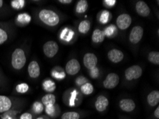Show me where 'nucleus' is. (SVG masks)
Here are the masks:
<instances>
[{"instance_id":"nucleus-45","label":"nucleus","mask_w":159,"mask_h":119,"mask_svg":"<svg viewBox=\"0 0 159 119\" xmlns=\"http://www.w3.org/2000/svg\"><path fill=\"white\" fill-rule=\"evenodd\" d=\"M0 74H1V71H0Z\"/></svg>"},{"instance_id":"nucleus-6","label":"nucleus","mask_w":159,"mask_h":119,"mask_svg":"<svg viewBox=\"0 0 159 119\" xmlns=\"http://www.w3.org/2000/svg\"><path fill=\"white\" fill-rule=\"evenodd\" d=\"M120 81L119 75L116 73H110L106 77L104 81H103V85L104 88L107 89H112L117 86Z\"/></svg>"},{"instance_id":"nucleus-42","label":"nucleus","mask_w":159,"mask_h":119,"mask_svg":"<svg viewBox=\"0 0 159 119\" xmlns=\"http://www.w3.org/2000/svg\"><path fill=\"white\" fill-rule=\"evenodd\" d=\"M2 119H15L14 117V116H11V114H7L6 116H3Z\"/></svg>"},{"instance_id":"nucleus-11","label":"nucleus","mask_w":159,"mask_h":119,"mask_svg":"<svg viewBox=\"0 0 159 119\" xmlns=\"http://www.w3.org/2000/svg\"><path fill=\"white\" fill-rule=\"evenodd\" d=\"M119 108L121 111L126 113H130L135 110L136 103L134 100L130 98L121 99L119 102Z\"/></svg>"},{"instance_id":"nucleus-22","label":"nucleus","mask_w":159,"mask_h":119,"mask_svg":"<svg viewBox=\"0 0 159 119\" xmlns=\"http://www.w3.org/2000/svg\"><path fill=\"white\" fill-rule=\"evenodd\" d=\"M42 103L44 105V107L49 105H54L56 103V96L52 94H46L45 96L42 97Z\"/></svg>"},{"instance_id":"nucleus-20","label":"nucleus","mask_w":159,"mask_h":119,"mask_svg":"<svg viewBox=\"0 0 159 119\" xmlns=\"http://www.w3.org/2000/svg\"><path fill=\"white\" fill-rule=\"evenodd\" d=\"M91 39L94 43H102L105 39V36L103 34V31L99 29H96L93 31L92 36H91Z\"/></svg>"},{"instance_id":"nucleus-43","label":"nucleus","mask_w":159,"mask_h":119,"mask_svg":"<svg viewBox=\"0 0 159 119\" xmlns=\"http://www.w3.org/2000/svg\"><path fill=\"white\" fill-rule=\"evenodd\" d=\"M36 119H49L48 116H38V117Z\"/></svg>"},{"instance_id":"nucleus-36","label":"nucleus","mask_w":159,"mask_h":119,"mask_svg":"<svg viewBox=\"0 0 159 119\" xmlns=\"http://www.w3.org/2000/svg\"><path fill=\"white\" fill-rule=\"evenodd\" d=\"M89 74H90V76L92 79H97L98 76H99V70L96 66L89 71Z\"/></svg>"},{"instance_id":"nucleus-28","label":"nucleus","mask_w":159,"mask_h":119,"mask_svg":"<svg viewBox=\"0 0 159 119\" xmlns=\"http://www.w3.org/2000/svg\"><path fill=\"white\" fill-rule=\"evenodd\" d=\"M91 28V24L88 20H84L81 21L79 25V31L81 34H85L88 33L89 31L90 30Z\"/></svg>"},{"instance_id":"nucleus-37","label":"nucleus","mask_w":159,"mask_h":119,"mask_svg":"<svg viewBox=\"0 0 159 119\" xmlns=\"http://www.w3.org/2000/svg\"><path fill=\"white\" fill-rule=\"evenodd\" d=\"M86 81H87V79H86V78L83 76H79L76 79V84L78 85V86H82V85H84V84H86Z\"/></svg>"},{"instance_id":"nucleus-13","label":"nucleus","mask_w":159,"mask_h":119,"mask_svg":"<svg viewBox=\"0 0 159 119\" xmlns=\"http://www.w3.org/2000/svg\"><path fill=\"white\" fill-rule=\"evenodd\" d=\"M41 70L39 64L37 61L33 60L28 65V74L32 79H37L40 76Z\"/></svg>"},{"instance_id":"nucleus-24","label":"nucleus","mask_w":159,"mask_h":119,"mask_svg":"<svg viewBox=\"0 0 159 119\" xmlns=\"http://www.w3.org/2000/svg\"><path fill=\"white\" fill-rule=\"evenodd\" d=\"M42 86L43 89H44L46 92H48V93H52V92L54 91L55 89H56V84H55L54 81L50 79L45 80V81L43 82Z\"/></svg>"},{"instance_id":"nucleus-10","label":"nucleus","mask_w":159,"mask_h":119,"mask_svg":"<svg viewBox=\"0 0 159 119\" xmlns=\"http://www.w3.org/2000/svg\"><path fill=\"white\" fill-rule=\"evenodd\" d=\"M84 64L86 69L91 70L96 66L98 63V59L95 54L92 53H87L84 57Z\"/></svg>"},{"instance_id":"nucleus-40","label":"nucleus","mask_w":159,"mask_h":119,"mask_svg":"<svg viewBox=\"0 0 159 119\" xmlns=\"http://www.w3.org/2000/svg\"><path fill=\"white\" fill-rule=\"evenodd\" d=\"M153 116H154V117H155L156 119H158V118H159V107H158V106H156V110L154 111V112H153Z\"/></svg>"},{"instance_id":"nucleus-27","label":"nucleus","mask_w":159,"mask_h":119,"mask_svg":"<svg viewBox=\"0 0 159 119\" xmlns=\"http://www.w3.org/2000/svg\"><path fill=\"white\" fill-rule=\"evenodd\" d=\"M81 114L76 111H67L62 114L61 119H80Z\"/></svg>"},{"instance_id":"nucleus-8","label":"nucleus","mask_w":159,"mask_h":119,"mask_svg":"<svg viewBox=\"0 0 159 119\" xmlns=\"http://www.w3.org/2000/svg\"><path fill=\"white\" fill-rule=\"evenodd\" d=\"M132 19L131 16L128 14H122L118 16L116 19V25L118 28L121 30H126L131 26Z\"/></svg>"},{"instance_id":"nucleus-18","label":"nucleus","mask_w":159,"mask_h":119,"mask_svg":"<svg viewBox=\"0 0 159 119\" xmlns=\"http://www.w3.org/2000/svg\"><path fill=\"white\" fill-rule=\"evenodd\" d=\"M31 20H32V17L30 14L27 13H21L16 16V23L21 26H26L31 22Z\"/></svg>"},{"instance_id":"nucleus-1","label":"nucleus","mask_w":159,"mask_h":119,"mask_svg":"<svg viewBox=\"0 0 159 119\" xmlns=\"http://www.w3.org/2000/svg\"><path fill=\"white\" fill-rule=\"evenodd\" d=\"M38 16L39 19L45 25L54 26L59 23V15L56 12L50 9H42L39 12Z\"/></svg>"},{"instance_id":"nucleus-39","label":"nucleus","mask_w":159,"mask_h":119,"mask_svg":"<svg viewBox=\"0 0 159 119\" xmlns=\"http://www.w3.org/2000/svg\"><path fill=\"white\" fill-rule=\"evenodd\" d=\"M103 2L105 6L109 7V8H111V7H114L116 5V0H104Z\"/></svg>"},{"instance_id":"nucleus-33","label":"nucleus","mask_w":159,"mask_h":119,"mask_svg":"<svg viewBox=\"0 0 159 119\" xmlns=\"http://www.w3.org/2000/svg\"><path fill=\"white\" fill-rule=\"evenodd\" d=\"M111 13L107 10L103 11L99 16V21L102 24H107L110 21Z\"/></svg>"},{"instance_id":"nucleus-2","label":"nucleus","mask_w":159,"mask_h":119,"mask_svg":"<svg viewBox=\"0 0 159 119\" xmlns=\"http://www.w3.org/2000/svg\"><path fill=\"white\" fill-rule=\"evenodd\" d=\"M26 57L25 52L21 48H16L14 51L11 57V64L14 70L19 71L26 64Z\"/></svg>"},{"instance_id":"nucleus-21","label":"nucleus","mask_w":159,"mask_h":119,"mask_svg":"<svg viewBox=\"0 0 159 119\" xmlns=\"http://www.w3.org/2000/svg\"><path fill=\"white\" fill-rule=\"evenodd\" d=\"M74 36V32L68 28H64L60 34V39L65 42H70Z\"/></svg>"},{"instance_id":"nucleus-30","label":"nucleus","mask_w":159,"mask_h":119,"mask_svg":"<svg viewBox=\"0 0 159 119\" xmlns=\"http://www.w3.org/2000/svg\"><path fill=\"white\" fill-rule=\"evenodd\" d=\"M81 91L84 95H90L93 91V85L91 83L86 82V84H84L81 86Z\"/></svg>"},{"instance_id":"nucleus-7","label":"nucleus","mask_w":159,"mask_h":119,"mask_svg":"<svg viewBox=\"0 0 159 119\" xmlns=\"http://www.w3.org/2000/svg\"><path fill=\"white\" fill-rule=\"evenodd\" d=\"M143 36V29L141 26H135L132 29L129 34V41L132 43H138L140 42Z\"/></svg>"},{"instance_id":"nucleus-41","label":"nucleus","mask_w":159,"mask_h":119,"mask_svg":"<svg viewBox=\"0 0 159 119\" xmlns=\"http://www.w3.org/2000/svg\"><path fill=\"white\" fill-rule=\"evenodd\" d=\"M59 2L61 4H71L72 2V0H59Z\"/></svg>"},{"instance_id":"nucleus-38","label":"nucleus","mask_w":159,"mask_h":119,"mask_svg":"<svg viewBox=\"0 0 159 119\" xmlns=\"http://www.w3.org/2000/svg\"><path fill=\"white\" fill-rule=\"evenodd\" d=\"M19 119H34V115L31 112H25L19 116Z\"/></svg>"},{"instance_id":"nucleus-12","label":"nucleus","mask_w":159,"mask_h":119,"mask_svg":"<svg viewBox=\"0 0 159 119\" xmlns=\"http://www.w3.org/2000/svg\"><path fill=\"white\" fill-rule=\"evenodd\" d=\"M108 105H109V101L107 97L103 95L98 96L95 101L96 110L100 113H102L107 110Z\"/></svg>"},{"instance_id":"nucleus-4","label":"nucleus","mask_w":159,"mask_h":119,"mask_svg":"<svg viewBox=\"0 0 159 119\" xmlns=\"http://www.w3.org/2000/svg\"><path fill=\"white\" fill-rule=\"evenodd\" d=\"M43 52L48 58L54 57L59 52V45L54 41H49L43 46Z\"/></svg>"},{"instance_id":"nucleus-31","label":"nucleus","mask_w":159,"mask_h":119,"mask_svg":"<svg viewBox=\"0 0 159 119\" xmlns=\"http://www.w3.org/2000/svg\"><path fill=\"white\" fill-rule=\"evenodd\" d=\"M11 6L15 10H20L25 6L26 2L25 0H13L10 2Z\"/></svg>"},{"instance_id":"nucleus-16","label":"nucleus","mask_w":159,"mask_h":119,"mask_svg":"<svg viewBox=\"0 0 159 119\" xmlns=\"http://www.w3.org/2000/svg\"><path fill=\"white\" fill-rule=\"evenodd\" d=\"M44 111L48 117L56 118L59 116L61 109L57 104H54V105H49L44 107Z\"/></svg>"},{"instance_id":"nucleus-23","label":"nucleus","mask_w":159,"mask_h":119,"mask_svg":"<svg viewBox=\"0 0 159 119\" xmlns=\"http://www.w3.org/2000/svg\"><path fill=\"white\" fill-rule=\"evenodd\" d=\"M52 76L57 80H62L66 77V74L63 69L60 67H56L51 71Z\"/></svg>"},{"instance_id":"nucleus-29","label":"nucleus","mask_w":159,"mask_h":119,"mask_svg":"<svg viewBox=\"0 0 159 119\" xmlns=\"http://www.w3.org/2000/svg\"><path fill=\"white\" fill-rule=\"evenodd\" d=\"M103 32L105 36H108V37H113V36H114L116 34L117 29L114 25L111 24V25L107 26Z\"/></svg>"},{"instance_id":"nucleus-19","label":"nucleus","mask_w":159,"mask_h":119,"mask_svg":"<svg viewBox=\"0 0 159 119\" xmlns=\"http://www.w3.org/2000/svg\"><path fill=\"white\" fill-rule=\"evenodd\" d=\"M66 102L70 107H74V106L78 105V103H79L78 99V92L76 91H74L72 93L69 94V96L67 97Z\"/></svg>"},{"instance_id":"nucleus-15","label":"nucleus","mask_w":159,"mask_h":119,"mask_svg":"<svg viewBox=\"0 0 159 119\" xmlns=\"http://www.w3.org/2000/svg\"><path fill=\"white\" fill-rule=\"evenodd\" d=\"M136 11L139 15L146 17L151 13V9L147 4L143 1H139L136 4Z\"/></svg>"},{"instance_id":"nucleus-25","label":"nucleus","mask_w":159,"mask_h":119,"mask_svg":"<svg viewBox=\"0 0 159 119\" xmlns=\"http://www.w3.org/2000/svg\"><path fill=\"white\" fill-rule=\"evenodd\" d=\"M44 111V106L42 103V102L39 101H35L34 103L32 104V114H35V115H39V114L42 113L43 111Z\"/></svg>"},{"instance_id":"nucleus-17","label":"nucleus","mask_w":159,"mask_h":119,"mask_svg":"<svg viewBox=\"0 0 159 119\" xmlns=\"http://www.w3.org/2000/svg\"><path fill=\"white\" fill-rule=\"evenodd\" d=\"M147 103L151 107H155L158 106L159 103V91H153L147 96Z\"/></svg>"},{"instance_id":"nucleus-14","label":"nucleus","mask_w":159,"mask_h":119,"mask_svg":"<svg viewBox=\"0 0 159 119\" xmlns=\"http://www.w3.org/2000/svg\"><path fill=\"white\" fill-rule=\"evenodd\" d=\"M124 55L121 51L116 48H113L108 52V58L111 62L117 64V63L121 62L124 59Z\"/></svg>"},{"instance_id":"nucleus-35","label":"nucleus","mask_w":159,"mask_h":119,"mask_svg":"<svg viewBox=\"0 0 159 119\" xmlns=\"http://www.w3.org/2000/svg\"><path fill=\"white\" fill-rule=\"evenodd\" d=\"M29 89H30V86L27 84L25 83L19 84L16 86V91L18 94H25L29 91Z\"/></svg>"},{"instance_id":"nucleus-34","label":"nucleus","mask_w":159,"mask_h":119,"mask_svg":"<svg viewBox=\"0 0 159 119\" xmlns=\"http://www.w3.org/2000/svg\"><path fill=\"white\" fill-rule=\"evenodd\" d=\"M9 38V34L6 30L2 28L0 24V45L5 43Z\"/></svg>"},{"instance_id":"nucleus-26","label":"nucleus","mask_w":159,"mask_h":119,"mask_svg":"<svg viewBox=\"0 0 159 119\" xmlns=\"http://www.w3.org/2000/svg\"><path fill=\"white\" fill-rule=\"evenodd\" d=\"M88 9V2L86 0H80L76 6V12L78 14H83Z\"/></svg>"},{"instance_id":"nucleus-5","label":"nucleus","mask_w":159,"mask_h":119,"mask_svg":"<svg viewBox=\"0 0 159 119\" xmlns=\"http://www.w3.org/2000/svg\"><path fill=\"white\" fill-rule=\"evenodd\" d=\"M143 70L138 65H134L130 66L125 71V77L128 81L138 79L141 76Z\"/></svg>"},{"instance_id":"nucleus-32","label":"nucleus","mask_w":159,"mask_h":119,"mask_svg":"<svg viewBox=\"0 0 159 119\" xmlns=\"http://www.w3.org/2000/svg\"><path fill=\"white\" fill-rule=\"evenodd\" d=\"M148 59L151 63L153 64H159V52H151L148 54Z\"/></svg>"},{"instance_id":"nucleus-9","label":"nucleus","mask_w":159,"mask_h":119,"mask_svg":"<svg viewBox=\"0 0 159 119\" xmlns=\"http://www.w3.org/2000/svg\"><path fill=\"white\" fill-rule=\"evenodd\" d=\"M81 69V65L80 63L79 62L78 60L76 59H71L67 62L65 67V70L67 74L71 75V76H74L78 74Z\"/></svg>"},{"instance_id":"nucleus-44","label":"nucleus","mask_w":159,"mask_h":119,"mask_svg":"<svg viewBox=\"0 0 159 119\" xmlns=\"http://www.w3.org/2000/svg\"><path fill=\"white\" fill-rule=\"evenodd\" d=\"M3 5H4V2L2 1V0H0V9L3 7Z\"/></svg>"},{"instance_id":"nucleus-3","label":"nucleus","mask_w":159,"mask_h":119,"mask_svg":"<svg viewBox=\"0 0 159 119\" xmlns=\"http://www.w3.org/2000/svg\"><path fill=\"white\" fill-rule=\"evenodd\" d=\"M19 101L15 98L0 95V113H6L17 108Z\"/></svg>"}]
</instances>
